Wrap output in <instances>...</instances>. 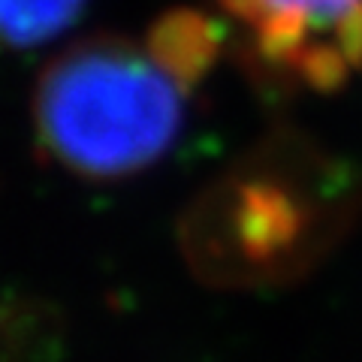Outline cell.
<instances>
[{"instance_id": "2", "label": "cell", "mask_w": 362, "mask_h": 362, "mask_svg": "<svg viewBox=\"0 0 362 362\" xmlns=\"http://www.w3.org/2000/svg\"><path fill=\"white\" fill-rule=\"evenodd\" d=\"M269 73L332 94L362 70V0H214Z\"/></svg>"}, {"instance_id": "3", "label": "cell", "mask_w": 362, "mask_h": 362, "mask_svg": "<svg viewBox=\"0 0 362 362\" xmlns=\"http://www.w3.org/2000/svg\"><path fill=\"white\" fill-rule=\"evenodd\" d=\"M88 0H0V45L33 49L70 28Z\"/></svg>"}, {"instance_id": "1", "label": "cell", "mask_w": 362, "mask_h": 362, "mask_svg": "<svg viewBox=\"0 0 362 362\" xmlns=\"http://www.w3.org/2000/svg\"><path fill=\"white\" fill-rule=\"evenodd\" d=\"M194 82L148 42L88 37L45 64L33 88V127L42 151L90 181L127 178L173 148Z\"/></svg>"}]
</instances>
